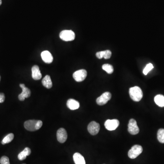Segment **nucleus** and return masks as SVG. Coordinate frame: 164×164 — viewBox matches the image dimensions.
Instances as JSON below:
<instances>
[{
  "instance_id": "19",
  "label": "nucleus",
  "mask_w": 164,
  "mask_h": 164,
  "mask_svg": "<svg viewBox=\"0 0 164 164\" xmlns=\"http://www.w3.org/2000/svg\"><path fill=\"white\" fill-rule=\"evenodd\" d=\"M14 137V135L12 133L8 134L2 140V145H5V144L10 143L13 139Z\"/></svg>"
},
{
  "instance_id": "26",
  "label": "nucleus",
  "mask_w": 164,
  "mask_h": 164,
  "mask_svg": "<svg viewBox=\"0 0 164 164\" xmlns=\"http://www.w3.org/2000/svg\"><path fill=\"white\" fill-rule=\"evenodd\" d=\"M5 99V96L4 94L3 93H0V103H3Z\"/></svg>"
},
{
  "instance_id": "6",
  "label": "nucleus",
  "mask_w": 164,
  "mask_h": 164,
  "mask_svg": "<svg viewBox=\"0 0 164 164\" xmlns=\"http://www.w3.org/2000/svg\"><path fill=\"white\" fill-rule=\"evenodd\" d=\"M128 130L131 135H135L139 133V128L138 126L136 121L135 119L131 118L129 120Z\"/></svg>"
},
{
  "instance_id": "1",
  "label": "nucleus",
  "mask_w": 164,
  "mask_h": 164,
  "mask_svg": "<svg viewBox=\"0 0 164 164\" xmlns=\"http://www.w3.org/2000/svg\"><path fill=\"white\" fill-rule=\"evenodd\" d=\"M24 125L26 130L34 131L41 128L43 125V122L41 120H28L25 122Z\"/></svg>"
},
{
  "instance_id": "11",
  "label": "nucleus",
  "mask_w": 164,
  "mask_h": 164,
  "mask_svg": "<svg viewBox=\"0 0 164 164\" xmlns=\"http://www.w3.org/2000/svg\"><path fill=\"white\" fill-rule=\"evenodd\" d=\"M67 134L66 130L64 128H61L56 132V138L57 140L60 143H63L67 139Z\"/></svg>"
},
{
  "instance_id": "10",
  "label": "nucleus",
  "mask_w": 164,
  "mask_h": 164,
  "mask_svg": "<svg viewBox=\"0 0 164 164\" xmlns=\"http://www.w3.org/2000/svg\"><path fill=\"white\" fill-rule=\"evenodd\" d=\"M20 87L22 88V92L18 96V98L20 101H24L25 98L29 97L31 96V91L25 86L24 84H20Z\"/></svg>"
},
{
  "instance_id": "15",
  "label": "nucleus",
  "mask_w": 164,
  "mask_h": 164,
  "mask_svg": "<svg viewBox=\"0 0 164 164\" xmlns=\"http://www.w3.org/2000/svg\"><path fill=\"white\" fill-rule=\"evenodd\" d=\"M73 159L75 164H86L84 158L80 153H75L73 156Z\"/></svg>"
},
{
  "instance_id": "20",
  "label": "nucleus",
  "mask_w": 164,
  "mask_h": 164,
  "mask_svg": "<svg viewBox=\"0 0 164 164\" xmlns=\"http://www.w3.org/2000/svg\"><path fill=\"white\" fill-rule=\"evenodd\" d=\"M157 138L160 143H164V129L160 128L157 132Z\"/></svg>"
},
{
  "instance_id": "17",
  "label": "nucleus",
  "mask_w": 164,
  "mask_h": 164,
  "mask_svg": "<svg viewBox=\"0 0 164 164\" xmlns=\"http://www.w3.org/2000/svg\"><path fill=\"white\" fill-rule=\"evenodd\" d=\"M42 84L46 88H51L53 86L52 80L50 76L46 75L42 80Z\"/></svg>"
},
{
  "instance_id": "18",
  "label": "nucleus",
  "mask_w": 164,
  "mask_h": 164,
  "mask_svg": "<svg viewBox=\"0 0 164 164\" xmlns=\"http://www.w3.org/2000/svg\"><path fill=\"white\" fill-rule=\"evenodd\" d=\"M155 104L160 107H164V96L163 95L158 94L155 96L154 98Z\"/></svg>"
},
{
  "instance_id": "29",
  "label": "nucleus",
  "mask_w": 164,
  "mask_h": 164,
  "mask_svg": "<svg viewBox=\"0 0 164 164\" xmlns=\"http://www.w3.org/2000/svg\"></svg>"
},
{
  "instance_id": "9",
  "label": "nucleus",
  "mask_w": 164,
  "mask_h": 164,
  "mask_svg": "<svg viewBox=\"0 0 164 164\" xmlns=\"http://www.w3.org/2000/svg\"><path fill=\"white\" fill-rule=\"evenodd\" d=\"M87 130L91 135H96L100 130V125L95 121H92L88 125Z\"/></svg>"
},
{
  "instance_id": "16",
  "label": "nucleus",
  "mask_w": 164,
  "mask_h": 164,
  "mask_svg": "<svg viewBox=\"0 0 164 164\" xmlns=\"http://www.w3.org/2000/svg\"><path fill=\"white\" fill-rule=\"evenodd\" d=\"M31 150L29 148L26 147L23 150L19 153L18 155V159L20 160H23L26 159L27 156H29L31 154Z\"/></svg>"
},
{
  "instance_id": "25",
  "label": "nucleus",
  "mask_w": 164,
  "mask_h": 164,
  "mask_svg": "<svg viewBox=\"0 0 164 164\" xmlns=\"http://www.w3.org/2000/svg\"><path fill=\"white\" fill-rule=\"evenodd\" d=\"M96 56L97 58H99V59H101V58L103 57V51H100V52H97L96 54Z\"/></svg>"
},
{
  "instance_id": "22",
  "label": "nucleus",
  "mask_w": 164,
  "mask_h": 164,
  "mask_svg": "<svg viewBox=\"0 0 164 164\" xmlns=\"http://www.w3.org/2000/svg\"><path fill=\"white\" fill-rule=\"evenodd\" d=\"M154 68V66H153V64L151 63H149L144 68L143 70V73L145 75H147L148 73L151 71L153 68Z\"/></svg>"
},
{
  "instance_id": "23",
  "label": "nucleus",
  "mask_w": 164,
  "mask_h": 164,
  "mask_svg": "<svg viewBox=\"0 0 164 164\" xmlns=\"http://www.w3.org/2000/svg\"><path fill=\"white\" fill-rule=\"evenodd\" d=\"M112 53L110 50H105L103 51V57L105 59H109L111 56Z\"/></svg>"
},
{
  "instance_id": "13",
  "label": "nucleus",
  "mask_w": 164,
  "mask_h": 164,
  "mask_svg": "<svg viewBox=\"0 0 164 164\" xmlns=\"http://www.w3.org/2000/svg\"><path fill=\"white\" fill-rule=\"evenodd\" d=\"M41 57L43 61L46 63H51L53 61V56L48 51H44L41 53Z\"/></svg>"
},
{
  "instance_id": "27",
  "label": "nucleus",
  "mask_w": 164,
  "mask_h": 164,
  "mask_svg": "<svg viewBox=\"0 0 164 164\" xmlns=\"http://www.w3.org/2000/svg\"><path fill=\"white\" fill-rule=\"evenodd\" d=\"M2 0H0V5H1V4H2Z\"/></svg>"
},
{
  "instance_id": "3",
  "label": "nucleus",
  "mask_w": 164,
  "mask_h": 164,
  "mask_svg": "<svg viewBox=\"0 0 164 164\" xmlns=\"http://www.w3.org/2000/svg\"><path fill=\"white\" fill-rule=\"evenodd\" d=\"M143 151V148L140 145H135L128 151V156L132 159L136 158Z\"/></svg>"
},
{
  "instance_id": "8",
  "label": "nucleus",
  "mask_w": 164,
  "mask_h": 164,
  "mask_svg": "<svg viewBox=\"0 0 164 164\" xmlns=\"http://www.w3.org/2000/svg\"><path fill=\"white\" fill-rule=\"evenodd\" d=\"M119 125V121L116 119H108L104 123V126L106 128L110 131H112L116 129Z\"/></svg>"
},
{
  "instance_id": "28",
  "label": "nucleus",
  "mask_w": 164,
  "mask_h": 164,
  "mask_svg": "<svg viewBox=\"0 0 164 164\" xmlns=\"http://www.w3.org/2000/svg\"><path fill=\"white\" fill-rule=\"evenodd\" d=\"M0 80H1V76H0Z\"/></svg>"
},
{
  "instance_id": "5",
  "label": "nucleus",
  "mask_w": 164,
  "mask_h": 164,
  "mask_svg": "<svg viewBox=\"0 0 164 164\" xmlns=\"http://www.w3.org/2000/svg\"><path fill=\"white\" fill-rule=\"evenodd\" d=\"M111 93L108 92H106L103 93L100 97H97L96 99V102L99 105H104L107 103L111 98Z\"/></svg>"
},
{
  "instance_id": "14",
  "label": "nucleus",
  "mask_w": 164,
  "mask_h": 164,
  "mask_svg": "<svg viewBox=\"0 0 164 164\" xmlns=\"http://www.w3.org/2000/svg\"><path fill=\"white\" fill-rule=\"evenodd\" d=\"M67 105L69 109L73 110L78 109L80 106V104L77 100L70 98L67 100Z\"/></svg>"
},
{
  "instance_id": "2",
  "label": "nucleus",
  "mask_w": 164,
  "mask_h": 164,
  "mask_svg": "<svg viewBox=\"0 0 164 164\" xmlns=\"http://www.w3.org/2000/svg\"><path fill=\"white\" fill-rule=\"evenodd\" d=\"M129 94L131 99L135 102H139L143 97V92L141 88L138 86L130 87Z\"/></svg>"
},
{
  "instance_id": "24",
  "label": "nucleus",
  "mask_w": 164,
  "mask_h": 164,
  "mask_svg": "<svg viewBox=\"0 0 164 164\" xmlns=\"http://www.w3.org/2000/svg\"><path fill=\"white\" fill-rule=\"evenodd\" d=\"M1 164H10V161L8 157L5 156H3L0 159Z\"/></svg>"
},
{
  "instance_id": "7",
  "label": "nucleus",
  "mask_w": 164,
  "mask_h": 164,
  "mask_svg": "<svg viewBox=\"0 0 164 164\" xmlns=\"http://www.w3.org/2000/svg\"><path fill=\"white\" fill-rule=\"evenodd\" d=\"M87 76V72L85 69H80L76 71L73 74V77L77 82L84 81Z\"/></svg>"
},
{
  "instance_id": "4",
  "label": "nucleus",
  "mask_w": 164,
  "mask_h": 164,
  "mask_svg": "<svg viewBox=\"0 0 164 164\" xmlns=\"http://www.w3.org/2000/svg\"><path fill=\"white\" fill-rule=\"evenodd\" d=\"M60 38L63 41H72L75 39V34L72 30H63L60 32Z\"/></svg>"
},
{
  "instance_id": "21",
  "label": "nucleus",
  "mask_w": 164,
  "mask_h": 164,
  "mask_svg": "<svg viewBox=\"0 0 164 164\" xmlns=\"http://www.w3.org/2000/svg\"><path fill=\"white\" fill-rule=\"evenodd\" d=\"M102 69L108 74L112 73L114 72V67L109 64H104L102 66Z\"/></svg>"
},
{
  "instance_id": "12",
  "label": "nucleus",
  "mask_w": 164,
  "mask_h": 164,
  "mask_svg": "<svg viewBox=\"0 0 164 164\" xmlns=\"http://www.w3.org/2000/svg\"><path fill=\"white\" fill-rule=\"evenodd\" d=\"M32 76L33 79L36 80H39L42 78V75L38 66L34 65L32 67Z\"/></svg>"
}]
</instances>
